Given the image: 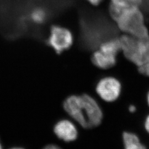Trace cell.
Returning a JSON list of instances; mask_svg holds the SVG:
<instances>
[{
  "label": "cell",
  "mask_w": 149,
  "mask_h": 149,
  "mask_svg": "<svg viewBox=\"0 0 149 149\" xmlns=\"http://www.w3.org/2000/svg\"><path fill=\"white\" fill-rule=\"evenodd\" d=\"M65 111L85 129H92L101 124L103 114L101 108L91 96L84 94L72 95L64 102Z\"/></svg>",
  "instance_id": "obj_1"
},
{
  "label": "cell",
  "mask_w": 149,
  "mask_h": 149,
  "mask_svg": "<svg viewBox=\"0 0 149 149\" xmlns=\"http://www.w3.org/2000/svg\"><path fill=\"white\" fill-rule=\"evenodd\" d=\"M109 13L118 29L149 44V30L140 7L119 8L109 5Z\"/></svg>",
  "instance_id": "obj_2"
},
{
  "label": "cell",
  "mask_w": 149,
  "mask_h": 149,
  "mask_svg": "<svg viewBox=\"0 0 149 149\" xmlns=\"http://www.w3.org/2000/svg\"><path fill=\"white\" fill-rule=\"evenodd\" d=\"M122 51L119 38H114L102 43L92 55L91 61L97 68L109 69L117 64L118 53Z\"/></svg>",
  "instance_id": "obj_3"
},
{
  "label": "cell",
  "mask_w": 149,
  "mask_h": 149,
  "mask_svg": "<svg viewBox=\"0 0 149 149\" xmlns=\"http://www.w3.org/2000/svg\"><path fill=\"white\" fill-rule=\"evenodd\" d=\"M48 43L56 53H62L72 47L74 36L69 29L60 26H53L50 29Z\"/></svg>",
  "instance_id": "obj_4"
},
{
  "label": "cell",
  "mask_w": 149,
  "mask_h": 149,
  "mask_svg": "<svg viewBox=\"0 0 149 149\" xmlns=\"http://www.w3.org/2000/svg\"><path fill=\"white\" fill-rule=\"evenodd\" d=\"M122 86L117 79L108 76L101 79L96 85L97 95L104 101L112 103L117 101L120 96Z\"/></svg>",
  "instance_id": "obj_5"
},
{
  "label": "cell",
  "mask_w": 149,
  "mask_h": 149,
  "mask_svg": "<svg viewBox=\"0 0 149 149\" xmlns=\"http://www.w3.org/2000/svg\"><path fill=\"white\" fill-rule=\"evenodd\" d=\"M54 132L56 136L65 142L75 140L78 132L74 124L67 119H63L57 123L54 127Z\"/></svg>",
  "instance_id": "obj_6"
},
{
  "label": "cell",
  "mask_w": 149,
  "mask_h": 149,
  "mask_svg": "<svg viewBox=\"0 0 149 149\" xmlns=\"http://www.w3.org/2000/svg\"><path fill=\"white\" fill-rule=\"evenodd\" d=\"M122 138L124 149H148L141 143L136 134L124 132L123 133Z\"/></svg>",
  "instance_id": "obj_7"
},
{
  "label": "cell",
  "mask_w": 149,
  "mask_h": 149,
  "mask_svg": "<svg viewBox=\"0 0 149 149\" xmlns=\"http://www.w3.org/2000/svg\"><path fill=\"white\" fill-rule=\"evenodd\" d=\"M143 0H111L110 5L119 8H129L133 7H140Z\"/></svg>",
  "instance_id": "obj_8"
},
{
  "label": "cell",
  "mask_w": 149,
  "mask_h": 149,
  "mask_svg": "<svg viewBox=\"0 0 149 149\" xmlns=\"http://www.w3.org/2000/svg\"><path fill=\"white\" fill-rule=\"evenodd\" d=\"M32 19L37 23H42L45 21L46 18V13L42 9L37 8L34 10L32 13Z\"/></svg>",
  "instance_id": "obj_9"
},
{
  "label": "cell",
  "mask_w": 149,
  "mask_h": 149,
  "mask_svg": "<svg viewBox=\"0 0 149 149\" xmlns=\"http://www.w3.org/2000/svg\"><path fill=\"white\" fill-rule=\"evenodd\" d=\"M137 69L140 74L149 77V61L143 65L137 68Z\"/></svg>",
  "instance_id": "obj_10"
},
{
  "label": "cell",
  "mask_w": 149,
  "mask_h": 149,
  "mask_svg": "<svg viewBox=\"0 0 149 149\" xmlns=\"http://www.w3.org/2000/svg\"><path fill=\"white\" fill-rule=\"evenodd\" d=\"M144 127L146 132L149 134V114L146 117L145 120Z\"/></svg>",
  "instance_id": "obj_11"
},
{
  "label": "cell",
  "mask_w": 149,
  "mask_h": 149,
  "mask_svg": "<svg viewBox=\"0 0 149 149\" xmlns=\"http://www.w3.org/2000/svg\"><path fill=\"white\" fill-rule=\"evenodd\" d=\"M43 149H62L58 145L54 144H49L45 146Z\"/></svg>",
  "instance_id": "obj_12"
},
{
  "label": "cell",
  "mask_w": 149,
  "mask_h": 149,
  "mask_svg": "<svg viewBox=\"0 0 149 149\" xmlns=\"http://www.w3.org/2000/svg\"><path fill=\"white\" fill-rule=\"evenodd\" d=\"M88 2H89L91 5L93 6L99 5L103 0H86Z\"/></svg>",
  "instance_id": "obj_13"
},
{
  "label": "cell",
  "mask_w": 149,
  "mask_h": 149,
  "mask_svg": "<svg viewBox=\"0 0 149 149\" xmlns=\"http://www.w3.org/2000/svg\"><path fill=\"white\" fill-rule=\"evenodd\" d=\"M128 109H129V111L130 113H134L136 111V107L134 105L131 104L128 107Z\"/></svg>",
  "instance_id": "obj_14"
},
{
  "label": "cell",
  "mask_w": 149,
  "mask_h": 149,
  "mask_svg": "<svg viewBox=\"0 0 149 149\" xmlns=\"http://www.w3.org/2000/svg\"><path fill=\"white\" fill-rule=\"evenodd\" d=\"M146 101H147V103L149 107V92L147 93V96H146Z\"/></svg>",
  "instance_id": "obj_15"
},
{
  "label": "cell",
  "mask_w": 149,
  "mask_h": 149,
  "mask_svg": "<svg viewBox=\"0 0 149 149\" xmlns=\"http://www.w3.org/2000/svg\"><path fill=\"white\" fill-rule=\"evenodd\" d=\"M23 149V148H11V149Z\"/></svg>",
  "instance_id": "obj_16"
},
{
  "label": "cell",
  "mask_w": 149,
  "mask_h": 149,
  "mask_svg": "<svg viewBox=\"0 0 149 149\" xmlns=\"http://www.w3.org/2000/svg\"><path fill=\"white\" fill-rule=\"evenodd\" d=\"M0 149H2V145H1V142H0Z\"/></svg>",
  "instance_id": "obj_17"
}]
</instances>
